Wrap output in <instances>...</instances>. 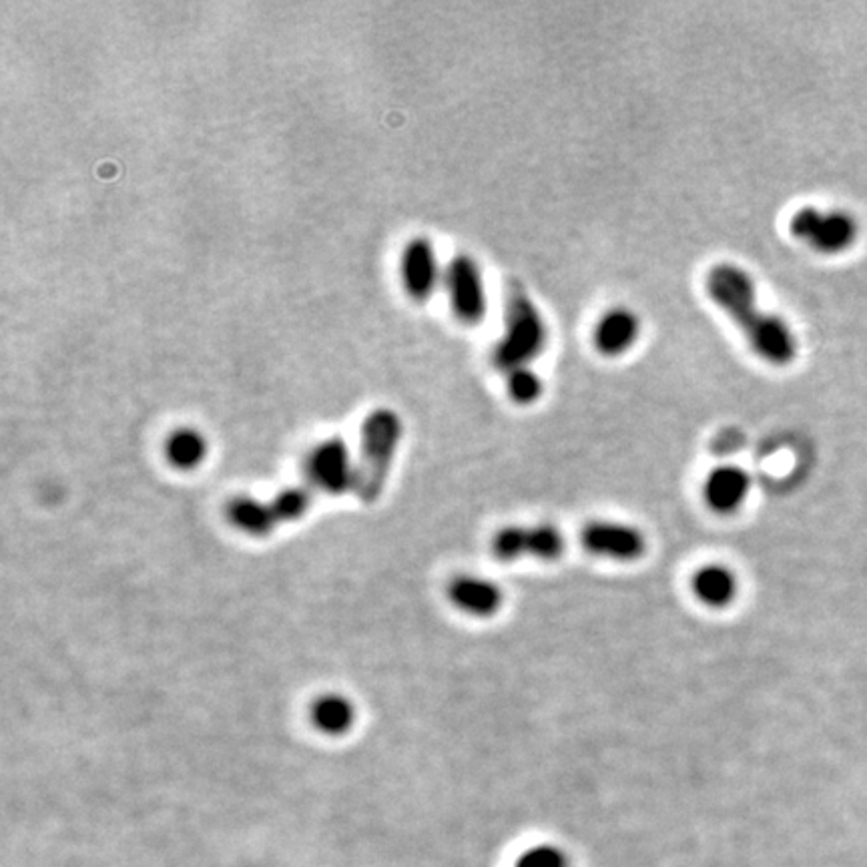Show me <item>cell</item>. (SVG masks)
I'll list each match as a JSON object with an SVG mask.
<instances>
[{
    "mask_svg": "<svg viewBox=\"0 0 867 867\" xmlns=\"http://www.w3.org/2000/svg\"><path fill=\"white\" fill-rule=\"evenodd\" d=\"M705 292L742 330L751 350L764 362L783 367L798 358L795 333L788 321L761 308L754 277L742 265L715 263L705 275Z\"/></svg>",
    "mask_w": 867,
    "mask_h": 867,
    "instance_id": "6da1fadb",
    "label": "cell"
},
{
    "mask_svg": "<svg viewBox=\"0 0 867 867\" xmlns=\"http://www.w3.org/2000/svg\"><path fill=\"white\" fill-rule=\"evenodd\" d=\"M548 343V326L533 297L523 289H511L504 311L503 338L492 350V364L504 376L530 367Z\"/></svg>",
    "mask_w": 867,
    "mask_h": 867,
    "instance_id": "7a4b0ae2",
    "label": "cell"
},
{
    "mask_svg": "<svg viewBox=\"0 0 867 867\" xmlns=\"http://www.w3.org/2000/svg\"><path fill=\"white\" fill-rule=\"evenodd\" d=\"M404 436V422L389 408L367 414L362 426V452L355 470V496L365 504L376 503L388 482L392 462Z\"/></svg>",
    "mask_w": 867,
    "mask_h": 867,
    "instance_id": "3957f363",
    "label": "cell"
},
{
    "mask_svg": "<svg viewBox=\"0 0 867 867\" xmlns=\"http://www.w3.org/2000/svg\"><path fill=\"white\" fill-rule=\"evenodd\" d=\"M491 548L494 559L506 564L523 559L552 562L564 555L567 542L559 526L535 523L504 526L492 537Z\"/></svg>",
    "mask_w": 867,
    "mask_h": 867,
    "instance_id": "277c9868",
    "label": "cell"
},
{
    "mask_svg": "<svg viewBox=\"0 0 867 867\" xmlns=\"http://www.w3.org/2000/svg\"><path fill=\"white\" fill-rule=\"evenodd\" d=\"M450 309L460 323L480 326L489 311V294L479 262L469 253H458L445 270Z\"/></svg>",
    "mask_w": 867,
    "mask_h": 867,
    "instance_id": "5b68a950",
    "label": "cell"
},
{
    "mask_svg": "<svg viewBox=\"0 0 867 867\" xmlns=\"http://www.w3.org/2000/svg\"><path fill=\"white\" fill-rule=\"evenodd\" d=\"M791 235L815 252L833 255L849 250L857 240V221L845 211H823L803 207L791 217Z\"/></svg>",
    "mask_w": 867,
    "mask_h": 867,
    "instance_id": "8992f818",
    "label": "cell"
},
{
    "mask_svg": "<svg viewBox=\"0 0 867 867\" xmlns=\"http://www.w3.org/2000/svg\"><path fill=\"white\" fill-rule=\"evenodd\" d=\"M582 547L599 559L635 562L647 552V537L637 526L618 520H593L582 528Z\"/></svg>",
    "mask_w": 867,
    "mask_h": 867,
    "instance_id": "52a82bcc",
    "label": "cell"
},
{
    "mask_svg": "<svg viewBox=\"0 0 867 867\" xmlns=\"http://www.w3.org/2000/svg\"><path fill=\"white\" fill-rule=\"evenodd\" d=\"M399 282L416 304H426L434 296L440 279H445V272L438 262V253L432 240L418 235L411 238L399 253Z\"/></svg>",
    "mask_w": 867,
    "mask_h": 867,
    "instance_id": "ba28073f",
    "label": "cell"
},
{
    "mask_svg": "<svg viewBox=\"0 0 867 867\" xmlns=\"http://www.w3.org/2000/svg\"><path fill=\"white\" fill-rule=\"evenodd\" d=\"M448 599L458 611L476 618H491L503 611L506 594L496 582L479 574H460L448 586Z\"/></svg>",
    "mask_w": 867,
    "mask_h": 867,
    "instance_id": "9c48e42d",
    "label": "cell"
},
{
    "mask_svg": "<svg viewBox=\"0 0 867 867\" xmlns=\"http://www.w3.org/2000/svg\"><path fill=\"white\" fill-rule=\"evenodd\" d=\"M643 323L640 318L628 308H611L605 311L593 330L596 352L605 358H621L630 352L639 342Z\"/></svg>",
    "mask_w": 867,
    "mask_h": 867,
    "instance_id": "30bf717a",
    "label": "cell"
},
{
    "mask_svg": "<svg viewBox=\"0 0 867 867\" xmlns=\"http://www.w3.org/2000/svg\"><path fill=\"white\" fill-rule=\"evenodd\" d=\"M749 494H751L749 474L733 464L711 470L703 484V501L713 513L721 516H731L742 511Z\"/></svg>",
    "mask_w": 867,
    "mask_h": 867,
    "instance_id": "8fae6325",
    "label": "cell"
},
{
    "mask_svg": "<svg viewBox=\"0 0 867 867\" xmlns=\"http://www.w3.org/2000/svg\"><path fill=\"white\" fill-rule=\"evenodd\" d=\"M309 476L328 492H343L348 486L354 489L355 472L350 469L348 452L342 442H328L316 448L309 458Z\"/></svg>",
    "mask_w": 867,
    "mask_h": 867,
    "instance_id": "7c38bea8",
    "label": "cell"
},
{
    "mask_svg": "<svg viewBox=\"0 0 867 867\" xmlns=\"http://www.w3.org/2000/svg\"><path fill=\"white\" fill-rule=\"evenodd\" d=\"M691 589L701 605L727 608L739 594V579L727 564L711 562L693 574Z\"/></svg>",
    "mask_w": 867,
    "mask_h": 867,
    "instance_id": "4fadbf2b",
    "label": "cell"
},
{
    "mask_svg": "<svg viewBox=\"0 0 867 867\" xmlns=\"http://www.w3.org/2000/svg\"><path fill=\"white\" fill-rule=\"evenodd\" d=\"M229 518L240 526L241 530L250 535H270L277 526L274 508L272 504L255 503L250 498H240L235 503L229 504Z\"/></svg>",
    "mask_w": 867,
    "mask_h": 867,
    "instance_id": "5bb4252c",
    "label": "cell"
},
{
    "mask_svg": "<svg viewBox=\"0 0 867 867\" xmlns=\"http://www.w3.org/2000/svg\"><path fill=\"white\" fill-rule=\"evenodd\" d=\"M311 717L318 729L330 735H340L354 725L355 709L343 696H323L314 705Z\"/></svg>",
    "mask_w": 867,
    "mask_h": 867,
    "instance_id": "9a60e30c",
    "label": "cell"
},
{
    "mask_svg": "<svg viewBox=\"0 0 867 867\" xmlns=\"http://www.w3.org/2000/svg\"><path fill=\"white\" fill-rule=\"evenodd\" d=\"M207 457L206 438L197 430L182 428L167 440V458L175 469H197Z\"/></svg>",
    "mask_w": 867,
    "mask_h": 867,
    "instance_id": "2e32d148",
    "label": "cell"
},
{
    "mask_svg": "<svg viewBox=\"0 0 867 867\" xmlns=\"http://www.w3.org/2000/svg\"><path fill=\"white\" fill-rule=\"evenodd\" d=\"M506 392L508 398L513 399L516 406H533L545 394V384L537 372L530 367H520L506 374Z\"/></svg>",
    "mask_w": 867,
    "mask_h": 867,
    "instance_id": "e0dca14e",
    "label": "cell"
},
{
    "mask_svg": "<svg viewBox=\"0 0 867 867\" xmlns=\"http://www.w3.org/2000/svg\"><path fill=\"white\" fill-rule=\"evenodd\" d=\"M514 867H571V859L559 845L540 844L526 849Z\"/></svg>",
    "mask_w": 867,
    "mask_h": 867,
    "instance_id": "ac0fdd59",
    "label": "cell"
},
{
    "mask_svg": "<svg viewBox=\"0 0 867 867\" xmlns=\"http://www.w3.org/2000/svg\"><path fill=\"white\" fill-rule=\"evenodd\" d=\"M309 504H311L309 492L304 489H292V491L279 494L272 503V508H274L275 518L282 523V520H296L299 516H304L308 513Z\"/></svg>",
    "mask_w": 867,
    "mask_h": 867,
    "instance_id": "d6986e66",
    "label": "cell"
}]
</instances>
